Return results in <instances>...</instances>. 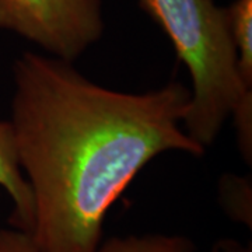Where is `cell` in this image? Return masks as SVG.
Masks as SVG:
<instances>
[{
	"instance_id": "obj_5",
	"label": "cell",
	"mask_w": 252,
	"mask_h": 252,
	"mask_svg": "<svg viewBox=\"0 0 252 252\" xmlns=\"http://www.w3.org/2000/svg\"><path fill=\"white\" fill-rule=\"evenodd\" d=\"M227 13L238 70L244 83L252 87V0H234Z\"/></svg>"
},
{
	"instance_id": "obj_9",
	"label": "cell",
	"mask_w": 252,
	"mask_h": 252,
	"mask_svg": "<svg viewBox=\"0 0 252 252\" xmlns=\"http://www.w3.org/2000/svg\"><path fill=\"white\" fill-rule=\"evenodd\" d=\"M215 252H251V250L241 247L238 243L234 241H223L216 245V251Z\"/></svg>"
},
{
	"instance_id": "obj_7",
	"label": "cell",
	"mask_w": 252,
	"mask_h": 252,
	"mask_svg": "<svg viewBox=\"0 0 252 252\" xmlns=\"http://www.w3.org/2000/svg\"><path fill=\"white\" fill-rule=\"evenodd\" d=\"M251 178L223 175L219 184V200L227 216L237 223L252 225Z\"/></svg>"
},
{
	"instance_id": "obj_4",
	"label": "cell",
	"mask_w": 252,
	"mask_h": 252,
	"mask_svg": "<svg viewBox=\"0 0 252 252\" xmlns=\"http://www.w3.org/2000/svg\"><path fill=\"white\" fill-rule=\"evenodd\" d=\"M0 188L6 190L13 202V225L30 233L34 219L32 193L18 164L9 121H0Z\"/></svg>"
},
{
	"instance_id": "obj_1",
	"label": "cell",
	"mask_w": 252,
	"mask_h": 252,
	"mask_svg": "<svg viewBox=\"0 0 252 252\" xmlns=\"http://www.w3.org/2000/svg\"><path fill=\"white\" fill-rule=\"evenodd\" d=\"M13 79L9 122L41 252H97L107 212L143 167L171 150L206 152L180 126L190 102L180 81L122 93L31 52L14 62Z\"/></svg>"
},
{
	"instance_id": "obj_6",
	"label": "cell",
	"mask_w": 252,
	"mask_h": 252,
	"mask_svg": "<svg viewBox=\"0 0 252 252\" xmlns=\"http://www.w3.org/2000/svg\"><path fill=\"white\" fill-rule=\"evenodd\" d=\"M97 252H195V244L185 235H127L101 243Z\"/></svg>"
},
{
	"instance_id": "obj_8",
	"label": "cell",
	"mask_w": 252,
	"mask_h": 252,
	"mask_svg": "<svg viewBox=\"0 0 252 252\" xmlns=\"http://www.w3.org/2000/svg\"><path fill=\"white\" fill-rule=\"evenodd\" d=\"M0 252H41L30 233L20 228H0Z\"/></svg>"
},
{
	"instance_id": "obj_2",
	"label": "cell",
	"mask_w": 252,
	"mask_h": 252,
	"mask_svg": "<svg viewBox=\"0 0 252 252\" xmlns=\"http://www.w3.org/2000/svg\"><path fill=\"white\" fill-rule=\"evenodd\" d=\"M168 36L188 69L192 90L184 129L205 149L240 104L252 101V87L238 70L227 7L215 0H139Z\"/></svg>"
},
{
	"instance_id": "obj_3",
	"label": "cell",
	"mask_w": 252,
	"mask_h": 252,
	"mask_svg": "<svg viewBox=\"0 0 252 252\" xmlns=\"http://www.w3.org/2000/svg\"><path fill=\"white\" fill-rule=\"evenodd\" d=\"M0 30L73 63L104 34L102 0H0Z\"/></svg>"
}]
</instances>
